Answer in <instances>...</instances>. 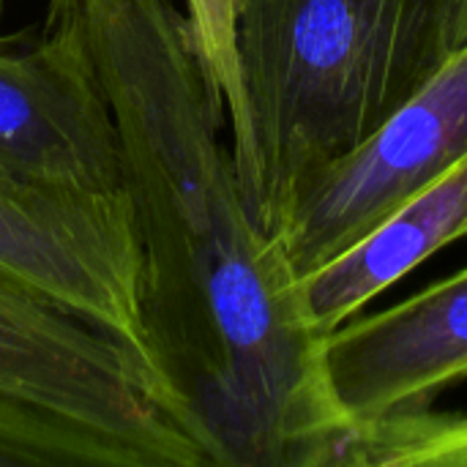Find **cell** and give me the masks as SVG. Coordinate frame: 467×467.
Segmentation results:
<instances>
[{
    "instance_id": "30bf717a",
    "label": "cell",
    "mask_w": 467,
    "mask_h": 467,
    "mask_svg": "<svg viewBox=\"0 0 467 467\" xmlns=\"http://www.w3.org/2000/svg\"><path fill=\"white\" fill-rule=\"evenodd\" d=\"M451 52L467 44V0H451V27H449Z\"/></svg>"
},
{
    "instance_id": "6da1fadb",
    "label": "cell",
    "mask_w": 467,
    "mask_h": 467,
    "mask_svg": "<svg viewBox=\"0 0 467 467\" xmlns=\"http://www.w3.org/2000/svg\"><path fill=\"white\" fill-rule=\"evenodd\" d=\"M47 14L79 36L118 126L148 345L181 430L211 467H353L326 334L244 202L186 14L172 0H47Z\"/></svg>"
},
{
    "instance_id": "9c48e42d",
    "label": "cell",
    "mask_w": 467,
    "mask_h": 467,
    "mask_svg": "<svg viewBox=\"0 0 467 467\" xmlns=\"http://www.w3.org/2000/svg\"><path fill=\"white\" fill-rule=\"evenodd\" d=\"M189 36L213 99L224 107L233 134V164L249 213L257 202V156L238 57V0H186Z\"/></svg>"
},
{
    "instance_id": "7a4b0ae2",
    "label": "cell",
    "mask_w": 467,
    "mask_h": 467,
    "mask_svg": "<svg viewBox=\"0 0 467 467\" xmlns=\"http://www.w3.org/2000/svg\"><path fill=\"white\" fill-rule=\"evenodd\" d=\"M451 0H238L257 156L252 219L271 233L296 189L361 145L451 55Z\"/></svg>"
},
{
    "instance_id": "8992f818",
    "label": "cell",
    "mask_w": 467,
    "mask_h": 467,
    "mask_svg": "<svg viewBox=\"0 0 467 467\" xmlns=\"http://www.w3.org/2000/svg\"><path fill=\"white\" fill-rule=\"evenodd\" d=\"M0 167L57 189H123L109 101L79 36L55 14L33 47L0 38Z\"/></svg>"
},
{
    "instance_id": "3957f363",
    "label": "cell",
    "mask_w": 467,
    "mask_h": 467,
    "mask_svg": "<svg viewBox=\"0 0 467 467\" xmlns=\"http://www.w3.org/2000/svg\"><path fill=\"white\" fill-rule=\"evenodd\" d=\"M0 467H205L123 345L0 279Z\"/></svg>"
},
{
    "instance_id": "8fae6325",
    "label": "cell",
    "mask_w": 467,
    "mask_h": 467,
    "mask_svg": "<svg viewBox=\"0 0 467 467\" xmlns=\"http://www.w3.org/2000/svg\"><path fill=\"white\" fill-rule=\"evenodd\" d=\"M3 11H5V0H0V19H3Z\"/></svg>"
},
{
    "instance_id": "5b68a950",
    "label": "cell",
    "mask_w": 467,
    "mask_h": 467,
    "mask_svg": "<svg viewBox=\"0 0 467 467\" xmlns=\"http://www.w3.org/2000/svg\"><path fill=\"white\" fill-rule=\"evenodd\" d=\"M467 156V44L361 145L309 175L271 235L298 279L375 230L408 197Z\"/></svg>"
},
{
    "instance_id": "277c9868",
    "label": "cell",
    "mask_w": 467,
    "mask_h": 467,
    "mask_svg": "<svg viewBox=\"0 0 467 467\" xmlns=\"http://www.w3.org/2000/svg\"><path fill=\"white\" fill-rule=\"evenodd\" d=\"M142 274L145 254L126 186L57 189L0 167V279L107 334L167 389L148 345Z\"/></svg>"
},
{
    "instance_id": "52a82bcc",
    "label": "cell",
    "mask_w": 467,
    "mask_h": 467,
    "mask_svg": "<svg viewBox=\"0 0 467 467\" xmlns=\"http://www.w3.org/2000/svg\"><path fill=\"white\" fill-rule=\"evenodd\" d=\"M323 356L358 443L389 419L430 410L467 380V268L386 312L350 317L326 337Z\"/></svg>"
},
{
    "instance_id": "ba28073f",
    "label": "cell",
    "mask_w": 467,
    "mask_h": 467,
    "mask_svg": "<svg viewBox=\"0 0 467 467\" xmlns=\"http://www.w3.org/2000/svg\"><path fill=\"white\" fill-rule=\"evenodd\" d=\"M467 235V156L394 208L320 271L301 279L306 312L331 334L427 257Z\"/></svg>"
}]
</instances>
